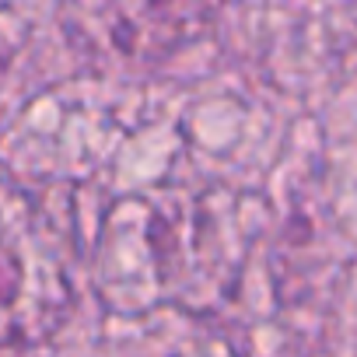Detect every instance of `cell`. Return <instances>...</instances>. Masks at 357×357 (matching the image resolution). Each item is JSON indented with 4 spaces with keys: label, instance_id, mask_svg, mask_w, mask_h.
Returning a JSON list of instances; mask_svg holds the SVG:
<instances>
[{
    "label": "cell",
    "instance_id": "cell-1",
    "mask_svg": "<svg viewBox=\"0 0 357 357\" xmlns=\"http://www.w3.org/2000/svg\"><path fill=\"white\" fill-rule=\"evenodd\" d=\"M74 238L32 190L0 183V350L50 340L74 308Z\"/></svg>",
    "mask_w": 357,
    "mask_h": 357
},
{
    "label": "cell",
    "instance_id": "cell-2",
    "mask_svg": "<svg viewBox=\"0 0 357 357\" xmlns=\"http://www.w3.org/2000/svg\"><path fill=\"white\" fill-rule=\"evenodd\" d=\"M225 0H60L70 46L109 67H158L197 46Z\"/></svg>",
    "mask_w": 357,
    "mask_h": 357
},
{
    "label": "cell",
    "instance_id": "cell-3",
    "mask_svg": "<svg viewBox=\"0 0 357 357\" xmlns=\"http://www.w3.org/2000/svg\"><path fill=\"white\" fill-rule=\"evenodd\" d=\"M95 291L119 315L175 305V228L168 193L119 197L95 245Z\"/></svg>",
    "mask_w": 357,
    "mask_h": 357
},
{
    "label": "cell",
    "instance_id": "cell-4",
    "mask_svg": "<svg viewBox=\"0 0 357 357\" xmlns=\"http://www.w3.org/2000/svg\"><path fill=\"white\" fill-rule=\"evenodd\" d=\"M0 50H8V43H4V32H0Z\"/></svg>",
    "mask_w": 357,
    "mask_h": 357
}]
</instances>
